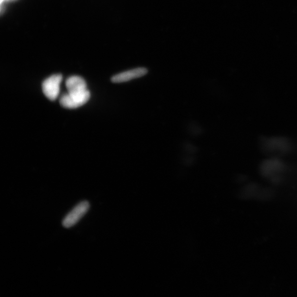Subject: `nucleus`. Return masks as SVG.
I'll return each mask as SVG.
<instances>
[{"mask_svg": "<svg viewBox=\"0 0 297 297\" xmlns=\"http://www.w3.org/2000/svg\"><path fill=\"white\" fill-rule=\"evenodd\" d=\"M90 93L88 90L82 92L67 93L60 100L61 106L65 108H77L84 106L89 101Z\"/></svg>", "mask_w": 297, "mask_h": 297, "instance_id": "f257e3e1", "label": "nucleus"}, {"mask_svg": "<svg viewBox=\"0 0 297 297\" xmlns=\"http://www.w3.org/2000/svg\"><path fill=\"white\" fill-rule=\"evenodd\" d=\"M90 208L88 201H82L77 204L64 218L63 225L65 228H71L77 224Z\"/></svg>", "mask_w": 297, "mask_h": 297, "instance_id": "f03ea898", "label": "nucleus"}, {"mask_svg": "<svg viewBox=\"0 0 297 297\" xmlns=\"http://www.w3.org/2000/svg\"><path fill=\"white\" fill-rule=\"evenodd\" d=\"M63 80L61 74H54L43 82L42 89L43 93L47 99L55 101L59 97L60 91V85Z\"/></svg>", "mask_w": 297, "mask_h": 297, "instance_id": "7ed1b4c3", "label": "nucleus"}, {"mask_svg": "<svg viewBox=\"0 0 297 297\" xmlns=\"http://www.w3.org/2000/svg\"><path fill=\"white\" fill-rule=\"evenodd\" d=\"M148 72V69L146 68H134L116 74L112 77L111 81L115 84H121L142 77L146 75Z\"/></svg>", "mask_w": 297, "mask_h": 297, "instance_id": "20e7f679", "label": "nucleus"}, {"mask_svg": "<svg viewBox=\"0 0 297 297\" xmlns=\"http://www.w3.org/2000/svg\"><path fill=\"white\" fill-rule=\"evenodd\" d=\"M68 93L82 92L87 90V85L84 78L80 76H72L65 82Z\"/></svg>", "mask_w": 297, "mask_h": 297, "instance_id": "39448f33", "label": "nucleus"}, {"mask_svg": "<svg viewBox=\"0 0 297 297\" xmlns=\"http://www.w3.org/2000/svg\"><path fill=\"white\" fill-rule=\"evenodd\" d=\"M6 1V0H1V4L2 5V3L3 2V1Z\"/></svg>", "mask_w": 297, "mask_h": 297, "instance_id": "423d86ee", "label": "nucleus"}]
</instances>
